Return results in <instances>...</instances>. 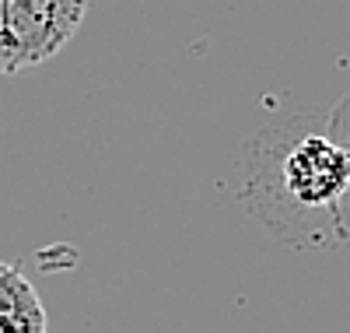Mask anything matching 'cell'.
Masks as SVG:
<instances>
[{
	"label": "cell",
	"instance_id": "2",
	"mask_svg": "<svg viewBox=\"0 0 350 333\" xmlns=\"http://www.w3.org/2000/svg\"><path fill=\"white\" fill-rule=\"evenodd\" d=\"M0 333H46L39 291L14 263H0Z\"/></svg>",
	"mask_w": 350,
	"mask_h": 333
},
{
	"label": "cell",
	"instance_id": "1",
	"mask_svg": "<svg viewBox=\"0 0 350 333\" xmlns=\"http://www.w3.org/2000/svg\"><path fill=\"white\" fill-rule=\"evenodd\" d=\"M280 183L305 210H336L350 197V144L329 134L301 137L280 162Z\"/></svg>",
	"mask_w": 350,
	"mask_h": 333
},
{
	"label": "cell",
	"instance_id": "3",
	"mask_svg": "<svg viewBox=\"0 0 350 333\" xmlns=\"http://www.w3.org/2000/svg\"><path fill=\"white\" fill-rule=\"evenodd\" d=\"M18 53L11 39V25H8V0H0V74H18Z\"/></svg>",
	"mask_w": 350,
	"mask_h": 333
}]
</instances>
